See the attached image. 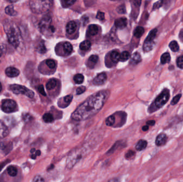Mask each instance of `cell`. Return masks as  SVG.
<instances>
[{
	"instance_id": "cell-1",
	"label": "cell",
	"mask_w": 183,
	"mask_h": 182,
	"mask_svg": "<svg viewBox=\"0 0 183 182\" xmlns=\"http://www.w3.org/2000/svg\"><path fill=\"white\" fill-rule=\"evenodd\" d=\"M108 91H100L92 95L79 106L71 115L75 121L87 120L101 109L109 97Z\"/></svg>"
},
{
	"instance_id": "cell-2",
	"label": "cell",
	"mask_w": 183,
	"mask_h": 182,
	"mask_svg": "<svg viewBox=\"0 0 183 182\" xmlns=\"http://www.w3.org/2000/svg\"><path fill=\"white\" fill-rule=\"evenodd\" d=\"M4 29L9 43L17 49L21 42V34L18 27L13 21H8L5 22Z\"/></svg>"
},
{
	"instance_id": "cell-3",
	"label": "cell",
	"mask_w": 183,
	"mask_h": 182,
	"mask_svg": "<svg viewBox=\"0 0 183 182\" xmlns=\"http://www.w3.org/2000/svg\"><path fill=\"white\" fill-rule=\"evenodd\" d=\"M86 152V149L83 148H76L70 152L66 161V167L68 169L73 168L74 166L81 160Z\"/></svg>"
},
{
	"instance_id": "cell-4",
	"label": "cell",
	"mask_w": 183,
	"mask_h": 182,
	"mask_svg": "<svg viewBox=\"0 0 183 182\" xmlns=\"http://www.w3.org/2000/svg\"><path fill=\"white\" fill-rule=\"evenodd\" d=\"M169 98L170 91L168 89H165L150 105L148 111L149 113L156 112L158 109L162 108L167 103Z\"/></svg>"
},
{
	"instance_id": "cell-5",
	"label": "cell",
	"mask_w": 183,
	"mask_h": 182,
	"mask_svg": "<svg viewBox=\"0 0 183 182\" xmlns=\"http://www.w3.org/2000/svg\"><path fill=\"white\" fill-rule=\"evenodd\" d=\"M52 2L51 1H37L33 0L30 2L31 10L35 13L41 14L45 13L49 10L52 6Z\"/></svg>"
},
{
	"instance_id": "cell-6",
	"label": "cell",
	"mask_w": 183,
	"mask_h": 182,
	"mask_svg": "<svg viewBox=\"0 0 183 182\" xmlns=\"http://www.w3.org/2000/svg\"><path fill=\"white\" fill-rule=\"evenodd\" d=\"M9 88L11 90V91L13 92L14 94H22L24 95H25L27 97H28L30 98H32L34 96V92L32 91L31 90L19 84H11Z\"/></svg>"
},
{
	"instance_id": "cell-7",
	"label": "cell",
	"mask_w": 183,
	"mask_h": 182,
	"mask_svg": "<svg viewBox=\"0 0 183 182\" xmlns=\"http://www.w3.org/2000/svg\"><path fill=\"white\" fill-rule=\"evenodd\" d=\"M52 18L49 16H45L42 18L39 23V27L43 34H46L48 32H54L55 29L51 26Z\"/></svg>"
},
{
	"instance_id": "cell-8",
	"label": "cell",
	"mask_w": 183,
	"mask_h": 182,
	"mask_svg": "<svg viewBox=\"0 0 183 182\" xmlns=\"http://www.w3.org/2000/svg\"><path fill=\"white\" fill-rule=\"evenodd\" d=\"M1 109L5 113H10L15 112L17 109L16 101L12 99H5L1 104Z\"/></svg>"
},
{
	"instance_id": "cell-9",
	"label": "cell",
	"mask_w": 183,
	"mask_h": 182,
	"mask_svg": "<svg viewBox=\"0 0 183 182\" xmlns=\"http://www.w3.org/2000/svg\"><path fill=\"white\" fill-rule=\"evenodd\" d=\"M107 76L105 73H100L93 80V83L95 85L99 86L102 85L107 80Z\"/></svg>"
},
{
	"instance_id": "cell-10",
	"label": "cell",
	"mask_w": 183,
	"mask_h": 182,
	"mask_svg": "<svg viewBox=\"0 0 183 182\" xmlns=\"http://www.w3.org/2000/svg\"><path fill=\"white\" fill-rule=\"evenodd\" d=\"M19 70L17 68L13 67H9L5 70L6 75L10 78L17 77L19 76Z\"/></svg>"
},
{
	"instance_id": "cell-11",
	"label": "cell",
	"mask_w": 183,
	"mask_h": 182,
	"mask_svg": "<svg viewBox=\"0 0 183 182\" xmlns=\"http://www.w3.org/2000/svg\"><path fill=\"white\" fill-rule=\"evenodd\" d=\"M168 137L165 134H160L157 136L155 140V144L158 146L164 145L167 141Z\"/></svg>"
},
{
	"instance_id": "cell-12",
	"label": "cell",
	"mask_w": 183,
	"mask_h": 182,
	"mask_svg": "<svg viewBox=\"0 0 183 182\" xmlns=\"http://www.w3.org/2000/svg\"><path fill=\"white\" fill-rule=\"evenodd\" d=\"M157 29H153L150 32L148 36L146 37L145 42L151 43H155L154 41L157 35Z\"/></svg>"
},
{
	"instance_id": "cell-13",
	"label": "cell",
	"mask_w": 183,
	"mask_h": 182,
	"mask_svg": "<svg viewBox=\"0 0 183 182\" xmlns=\"http://www.w3.org/2000/svg\"><path fill=\"white\" fill-rule=\"evenodd\" d=\"M128 23L127 19L125 18H120L116 19L115 21V25L116 28L119 29H123L125 28Z\"/></svg>"
},
{
	"instance_id": "cell-14",
	"label": "cell",
	"mask_w": 183,
	"mask_h": 182,
	"mask_svg": "<svg viewBox=\"0 0 183 182\" xmlns=\"http://www.w3.org/2000/svg\"><path fill=\"white\" fill-rule=\"evenodd\" d=\"M9 134L8 128L3 122L0 120V139L5 137Z\"/></svg>"
},
{
	"instance_id": "cell-15",
	"label": "cell",
	"mask_w": 183,
	"mask_h": 182,
	"mask_svg": "<svg viewBox=\"0 0 183 182\" xmlns=\"http://www.w3.org/2000/svg\"><path fill=\"white\" fill-rule=\"evenodd\" d=\"M77 27V25L76 22L74 21H71L70 22H69L66 25V32L69 34H73V33L76 31Z\"/></svg>"
},
{
	"instance_id": "cell-16",
	"label": "cell",
	"mask_w": 183,
	"mask_h": 182,
	"mask_svg": "<svg viewBox=\"0 0 183 182\" xmlns=\"http://www.w3.org/2000/svg\"><path fill=\"white\" fill-rule=\"evenodd\" d=\"M99 60V57L97 55H92L89 57L87 62V66L91 68H93Z\"/></svg>"
},
{
	"instance_id": "cell-17",
	"label": "cell",
	"mask_w": 183,
	"mask_h": 182,
	"mask_svg": "<svg viewBox=\"0 0 183 182\" xmlns=\"http://www.w3.org/2000/svg\"><path fill=\"white\" fill-rule=\"evenodd\" d=\"M147 146V142L144 139H140L137 143L136 149L137 151H142L146 148Z\"/></svg>"
},
{
	"instance_id": "cell-18",
	"label": "cell",
	"mask_w": 183,
	"mask_h": 182,
	"mask_svg": "<svg viewBox=\"0 0 183 182\" xmlns=\"http://www.w3.org/2000/svg\"><path fill=\"white\" fill-rule=\"evenodd\" d=\"M63 51L66 55H69L73 50V47L72 44L68 42H65L63 46Z\"/></svg>"
},
{
	"instance_id": "cell-19",
	"label": "cell",
	"mask_w": 183,
	"mask_h": 182,
	"mask_svg": "<svg viewBox=\"0 0 183 182\" xmlns=\"http://www.w3.org/2000/svg\"><path fill=\"white\" fill-rule=\"evenodd\" d=\"M99 28L96 25H89L88 29V33L92 36H94L98 33Z\"/></svg>"
},
{
	"instance_id": "cell-20",
	"label": "cell",
	"mask_w": 183,
	"mask_h": 182,
	"mask_svg": "<svg viewBox=\"0 0 183 182\" xmlns=\"http://www.w3.org/2000/svg\"><path fill=\"white\" fill-rule=\"evenodd\" d=\"M110 59L114 63H117L120 59V54L117 51H113L110 54Z\"/></svg>"
},
{
	"instance_id": "cell-21",
	"label": "cell",
	"mask_w": 183,
	"mask_h": 182,
	"mask_svg": "<svg viewBox=\"0 0 183 182\" xmlns=\"http://www.w3.org/2000/svg\"><path fill=\"white\" fill-rule=\"evenodd\" d=\"M160 60L161 63L163 65H165L166 63H169L171 60L170 54L169 52H165L163 54H162Z\"/></svg>"
},
{
	"instance_id": "cell-22",
	"label": "cell",
	"mask_w": 183,
	"mask_h": 182,
	"mask_svg": "<svg viewBox=\"0 0 183 182\" xmlns=\"http://www.w3.org/2000/svg\"><path fill=\"white\" fill-rule=\"evenodd\" d=\"M141 61V57L140 55L138 52H135L134 54L131 57V63H133L134 64L136 65L138 64L139 62Z\"/></svg>"
},
{
	"instance_id": "cell-23",
	"label": "cell",
	"mask_w": 183,
	"mask_h": 182,
	"mask_svg": "<svg viewBox=\"0 0 183 182\" xmlns=\"http://www.w3.org/2000/svg\"><path fill=\"white\" fill-rule=\"evenodd\" d=\"M57 86V81L55 79H50L46 84V88L48 90H51L55 88Z\"/></svg>"
},
{
	"instance_id": "cell-24",
	"label": "cell",
	"mask_w": 183,
	"mask_h": 182,
	"mask_svg": "<svg viewBox=\"0 0 183 182\" xmlns=\"http://www.w3.org/2000/svg\"><path fill=\"white\" fill-rule=\"evenodd\" d=\"M5 12L6 14L11 16H16L17 12L14 9V7L13 5H8L5 8Z\"/></svg>"
},
{
	"instance_id": "cell-25",
	"label": "cell",
	"mask_w": 183,
	"mask_h": 182,
	"mask_svg": "<svg viewBox=\"0 0 183 182\" xmlns=\"http://www.w3.org/2000/svg\"><path fill=\"white\" fill-rule=\"evenodd\" d=\"M144 32H145V29L144 28L141 26H138L134 30V35L137 38H140L142 36Z\"/></svg>"
},
{
	"instance_id": "cell-26",
	"label": "cell",
	"mask_w": 183,
	"mask_h": 182,
	"mask_svg": "<svg viewBox=\"0 0 183 182\" xmlns=\"http://www.w3.org/2000/svg\"><path fill=\"white\" fill-rule=\"evenodd\" d=\"M116 123V117L115 115H112L108 117L106 120V124L109 127H113Z\"/></svg>"
},
{
	"instance_id": "cell-27",
	"label": "cell",
	"mask_w": 183,
	"mask_h": 182,
	"mask_svg": "<svg viewBox=\"0 0 183 182\" xmlns=\"http://www.w3.org/2000/svg\"><path fill=\"white\" fill-rule=\"evenodd\" d=\"M91 42L86 40V41L82 42L80 43V49L81 50H84V51L88 50L91 48Z\"/></svg>"
},
{
	"instance_id": "cell-28",
	"label": "cell",
	"mask_w": 183,
	"mask_h": 182,
	"mask_svg": "<svg viewBox=\"0 0 183 182\" xmlns=\"http://www.w3.org/2000/svg\"><path fill=\"white\" fill-rule=\"evenodd\" d=\"M43 120L46 123H52L54 121V119L51 113H47L43 115Z\"/></svg>"
},
{
	"instance_id": "cell-29",
	"label": "cell",
	"mask_w": 183,
	"mask_h": 182,
	"mask_svg": "<svg viewBox=\"0 0 183 182\" xmlns=\"http://www.w3.org/2000/svg\"><path fill=\"white\" fill-rule=\"evenodd\" d=\"M169 47L173 52H177L179 50V47L178 43L176 41H173L169 43Z\"/></svg>"
},
{
	"instance_id": "cell-30",
	"label": "cell",
	"mask_w": 183,
	"mask_h": 182,
	"mask_svg": "<svg viewBox=\"0 0 183 182\" xmlns=\"http://www.w3.org/2000/svg\"><path fill=\"white\" fill-rule=\"evenodd\" d=\"M7 172H8V174L10 176L14 177V176H16L17 174L18 170L15 167L10 166L8 167Z\"/></svg>"
},
{
	"instance_id": "cell-31",
	"label": "cell",
	"mask_w": 183,
	"mask_h": 182,
	"mask_svg": "<svg viewBox=\"0 0 183 182\" xmlns=\"http://www.w3.org/2000/svg\"><path fill=\"white\" fill-rule=\"evenodd\" d=\"M73 80L75 83L80 84L84 82V76L81 74H77L74 76Z\"/></svg>"
},
{
	"instance_id": "cell-32",
	"label": "cell",
	"mask_w": 183,
	"mask_h": 182,
	"mask_svg": "<svg viewBox=\"0 0 183 182\" xmlns=\"http://www.w3.org/2000/svg\"><path fill=\"white\" fill-rule=\"evenodd\" d=\"M135 155H136V153L134 151H132V150H128L125 154V158L127 160H131L134 158L135 156Z\"/></svg>"
},
{
	"instance_id": "cell-33",
	"label": "cell",
	"mask_w": 183,
	"mask_h": 182,
	"mask_svg": "<svg viewBox=\"0 0 183 182\" xmlns=\"http://www.w3.org/2000/svg\"><path fill=\"white\" fill-rule=\"evenodd\" d=\"M130 55L129 52L128 51H124L120 55V60H122V62H125V61L128 60L130 58Z\"/></svg>"
},
{
	"instance_id": "cell-34",
	"label": "cell",
	"mask_w": 183,
	"mask_h": 182,
	"mask_svg": "<svg viewBox=\"0 0 183 182\" xmlns=\"http://www.w3.org/2000/svg\"><path fill=\"white\" fill-rule=\"evenodd\" d=\"M182 95L181 94H178L176 96L174 97L172 99V101H171V104L172 105H175L176 104H177L178 101H179V100L181 99Z\"/></svg>"
},
{
	"instance_id": "cell-35",
	"label": "cell",
	"mask_w": 183,
	"mask_h": 182,
	"mask_svg": "<svg viewBox=\"0 0 183 182\" xmlns=\"http://www.w3.org/2000/svg\"><path fill=\"white\" fill-rule=\"evenodd\" d=\"M38 52L41 54H44L46 51V48L45 47V44L44 43H40L38 47Z\"/></svg>"
},
{
	"instance_id": "cell-36",
	"label": "cell",
	"mask_w": 183,
	"mask_h": 182,
	"mask_svg": "<svg viewBox=\"0 0 183 182\" xmlns=\"http://www.w3.org/2000/svg\"><path fill=\"white\" fill-rule=\"evenodd\" d=\"M46 64L47 66L51 69L54 68L56 67V63L52 59H48L46 60Z\"/></svg>"
},
{
	"instance_id": "cell-37",
	"label": "cell",
	"mask_w": 183,
	"mask_h": 182,
	"mask_svg": "<svg viewBox=\"0 0 183 182\" xmlns=\"http://www.w3.org/2000/svg\"><path fill=\"white\" fill-rule=\"evenodd\" d=\"M177 65L178 68L183 69V56H180L177 59Z\"/></svg>"
},
{
	"instance_id": "cell-38",
	"label": "cell",
	"mask_w": 183,
	"mask_h": 182,
	"mask_svg": "<svg viewBox=\"0 0 183 182\" xmlns=\"http://www.w3.org/2000/svg\"><path fill=\"white\" fill-rule=\"evenodd\" d=\"M76 2L75 1H63V5L64 7H69Z\"/></svg>"
},
{
	"instance_id": "cell-39",
	"label": "cell",
	"mask_w": 183,
	"mask_h": 182,
	"mask_svg": "<svg viewBox=\"0 0 183 182\" xmlns=\"http://www.w3.org/2000/svg\"><path fill=\"white\" fill-rule=\"evenodd\" d=\"M85 91H86V87H84V86H81V87H79L77 89L76 92H77V95H81V94L84 93Z\"/></svg>"
},
{
	"instance_id": "cell-40",
	"label": "cell",
	"mask_w": 183,
	"mask_h": 182,
	"mask_svg": "<svg viewBox=\"0 0 183 182\" xmlns=\"http://www.w3.org/2000/svg\"><path fill=\"white\" fill-rule=\"evenodd\" d=\"M163 1H159L156 2L154 4L153 9L154 10H156V9H157L160 8L163 5Z\"/></svg>"
},
{
	"instance_id": "cell-41",
	"label": "cell",
	"mask_w": 183,
	"mask_h": 182,
	"mask_svg": "<svg viewBox=\"0 0 183 182\" xmlns=\"http://www.w3.org/2000/svg\"><path fill=\"white\" fill-rule=\"evenodd\" d=\"M117 11L118 13H122V14L125 13L126 10L125 6L124 5H121L120 6H119L117 8Z\"/></svg>"
},
{
	"instance_id": "cell-42",
	"label": "cell",
	"mask_w": 183,
	"mask_h": 182,
	"mask_svg": "<svg viewBox=\"0 0 183 182\" xmlns=\"http://www.w3.org/2000/svg\"><path fill=\"white\" fill-rule=\"evenodd\" d=\"M97 18L99 19L100 21H103L105 18V14L103 12L99 11L97 13Z\"/></svg>"
},
{
	"instance_id": "cell-43",
	"label": "cell",
	"mask_w": 183,
	"mask_h": 182,
	"mask_svg": "<svg viewBox=\"0 0 183 182\" xmlns=\"http://www.w3.org/2000/svg\"><path fill=\"white\" fill-rule=\"evenodd\" d=\"M73 98V96L72 95H69L64 97V101L66 103H70L72 101Z\"/></svg>"
},
{
	"instance_id": "cell-44",
	"label": "cell",
	"mask_w": 183,
	"mask_h": 182,
	"mask_svg": "<svg viewBox=\"0 0 183 182\" xmlns=\"http://www.w3.org/2000/svg\"><path fill=\"white\" fill-rule=\"evenodd\" d=\"M38 91H39L40 93L43 96H46V92H45V90H44V87L43 85H40L38 87Z\"/></svg>"
},
{
	"instance_id": "cell-45",
	"label": "cell",
	"mask_w": 183,
	"mask_h": 182,
	"mask_svg": "<svg viewBox=\"0 0 183 182\" xmlns=\"http://www.w3.org/2000/svg\"><path fill=\"white\" fill-rule=\"evenodd\" d=\"M33 182H45V180L40 176H35L33 180Z\"/></svg>"
},
{
	"instance_id": "cell-46",
	"label": "cell",
	"mask_w": 183,
	"mask_h": 182,
	"mask_svg": "<svg viewBox=\"0 0 183 182\" xmlns=\"http://www.w3.org/2000/svg\"><path fill=\"white\" fill-rule=\"evenodd\" d=\"M146 123L147 125H152V126H153L155 124V121L154 120H149L146 122Z\"/></svg>"
},
{
	"instance_id": "cell-47",
	"label": "cell",
	"mask_w": 183,
	"mask_h": 182,
	"mask_svg": "<svg viewBox=\"0 0 183 182\" xmlns=\"http://www.w3.org/2000/svg\"><path fill=\"white\" fill-rule=\"evenodd\" d=\"M179 37L181 40V41L183 42V29L181 30L179 34Z\"/></svg>"
},
{
	"instance_id": "cell-48",
	"label": "cell",
	"mask_w": 183,
	"mask_h": 182,
	"mask_svg": "<svg viewBox=\"0 0 183 182\" xmlns=\"http://www.w3.org/2000/svg\"><path fill=\"white\" fill-rule=\"evenodd\" d=\"M3 52H4V47L0 46V58L2 56Z\"/></svg>"
},
{
	"instance_id": "cell-49",
	"label": "cell",
	"mask_w": 183,
	"mask_h": 182,
	"mask_svg": "<svg viewBox=\"0 0 183 182\" xmlns=\"http://www.w3.org/2000/svg\"><path fill=\"white\" fill-rule=\"evenodd\" d=\"M108 182H120V181L118 180L117 178H111L110 180H109Z\"/></svg>"
},
{
	"instance_id": "cell-50",
	"label": "cell",
	"mask_w": 183,
	"mask_h": 182,
	"mask_svg": "<svg viewBox=\"0 0 183 182\" xmlns=\"http://www.w3.org/2000/svg\"><path fill=\"white\" fill-rule=\"evenodd\" d=\"M148 129H149V127H148V125H144L142 128V130H143L144 131H146L147 130H148Z\"/></svg>"
},
{
	"instance_id": "cell-51",
	"label": "cell",
	"mask_w": 183,
	"mask_h": 182,
	"mask_svg": "<svg viewBox=\"0 0 183 182\" xmlns=\"http://www.w3.org/2000/svg\"><path fill=\"white\" fill-rule=\"evenodd\" d=\"M35 154H36L37 156H40V154H41V152H40V151H39V150L36 151V152H35Z\"/></svg>"
},
{
	"instance_id": "cell-52",
	"label": "cell",
	"mask_w": 183,
	"mask_h": 182,
	"mask_svg": "<svg viewBox=\"0 0 183 182\" xmlns=\"http://www.w3.org/2000/svg\"><path fill=\"white\" fill-rule=\"evenodd\" d=\"M2 89V84H1V83L0 82V92L1 91Z\"/></svg>"
}]
</instances>
